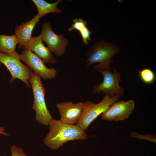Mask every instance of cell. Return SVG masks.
<instances>
[{
  "instance_id": "1",
  "label": "cell",
  "mask_w": 156,
  "mask_h": 156,
  "mask_svg": "<svg viewBox=\"0 0 156 156\" xmlns=\"http://www.w3.org/2000/svg\"><path fill=\"white\" fill-rule=\"evenodd\" d=\"M49 131L43 140L45 145L56 150L70 141L84 140L88 135L77 124L72 125L53 118L50 122Z\"/></svg>"
},
{
  "instance_id": "2",
  "label": "cell",
  "mask_w": 156,
  "mask_h": 156,
  "mask_svg": "<svg viewBox=\"0 0 156 156\" xmlns=\"http://www.w3.org/2000/svg\"><path fill=\"white\" fill-rule=\"evenodd\" d=\"M119 51V49L115 45L101 40L95 43L88 49L85 63L89 67L94 63L98 62L99 64L93 66L95 70H109L110 63L113 62L111 58Z\"/></svg>"
},
{
  "instance_id": "3",
  "label": "cell",
  "mask_w": 156,
  "mask_h": 156,
  "mask_svg": "<svg viewBox=\"0 0 156 156\" xmlns=\"http://www.w3.org/2000/svg\"><path fill=\"white\" fill-rule=\"evenodd\" d=\"M30 83L34 96L32 108L35 111L36 120L40 124L45 126L49 125L53 118L46 105L45 90L41 78L34 72Z\"/></svg>"
},
{
  "instance_id": "4",
  "label": "cell",
  "mask_w": 156,
  "mask_h": 156,
  "mask_svg": "<svg viewBox=\"0 0 156 156\" xmlns=\"http://www.w3.org/2000/svg\"><path fill=\"white\" fill-rule=\"evenodd\" d=\"M119 97L116 95L112 97L105 95L102 100L98 103L90 101L83 103L82 113L77 124L83 131H86L93 121L107 111L113 103L118 100Z\"/></svg>"
},
{
  "instance_id": "5",
  "label": "cell",
  "mask_w": 156,
  "mask_h": 156,
  "mask_svg": "<svg viewBox=\"0 0 156 156\" xmlns=\"http://www.w3.org/2000/svg\"><path fill=\"white\" fill-rule=\"evenodd\" d=\"M4 65L10 72L12 78L10 83H12L14 79H20L31 88L30 80L33 73L27 66L21 61L20 55L16 51L10 54L0 52V66Z\"/></svg>"
},
{
  "instance_id": "6",
  "label": "cell",
  "mask_w": 156,
  "mask_h": 156,
  "mask_svg": "<svg viewBox=\"0 0 156 156\" xmlns=\"http://www.w3.org/2000/svg\"><path fill=\"white\" fill-rule=\"evenodd\" d=\"M114 73L110 70H98L103 76V80L98 85L94 86L91 91L93 94H99L101 92L111 97L116 94L121 97L124 94V89L120 87L118 83L120 81L121 74L113 67Z\"/></svg>"
},
{
  "instance_id": "7",
  "label": "cell",
  "mask_w": 156,
  "mask_h": 156,
  "mask_svg": "<svg viewBox=\"0 0 156 156\" xmlns=\"http://www.w3.org/2000/svg\"><path fill=\"white\" fill-rule=\"evenodd\" d=\"M40 35L42 41L46 43L47 47L51 52L58 56L64 55L69 41L62 34L58 35L54 32L49 23H43Z\"/></svg>"
},
{
  "instance_id": "8",
  "label": "cell",
  "mask_w": 156,
  "mask_h": 156,
  "mask_svg": "<svg viewBox=\"0 0 156 156\" xmlns=\"http://www.w3.org/2000/svg\"><path fill=\"white\" fill-rule=\"evenodd\" d=\"M20 56L21 60L44 80L56 77L57 73L56 69L47 68L44 62L31 51L23 50Z\"/></svg>"
},
{
  "instance_id": "9",
  "label": "cell",
  "mask_w": 156,
  "mask_h": 156,
  "mask_svg": "<svg viewBox=\"0 0 156 156\" xmlns=\"http://www.w3.org/2000/svg\"><path fill=\"white\" fill-rule=\"evenodd\" d=\"M134 107L135 101L133 100L120 101L115 102L103 114L102 119L108 121L123 120L129 117Z\"/></svg>"
},
{
  "instance_id": "10",
  "label": "cell",
  "mask_w": 156,
  "mask_h": 156,
  "mask_svg": "<svg viewBox=\"0 0 156 156\" xmlns=\"http://www.w3.org/2000/svg\"><path fill=\"white\" fill-rule=\"evenodd\" d=\"M83 103L79 102L74 103L71 101L58 103L56 107L60 115V120L70 125L77 124L82 113Z\"/></svg>"
},
{
  "instance_id": "11",
  "label": "cell",
  "mask_w": 156,
  "mask_h": 156,
  "mask_svg": "<svg viewBox=\"0 0 156 156\" xmlns=\"http://www.w3.org/2000/svg\"><path fill=\"white\" fill-rule=\"evenodd\" d=\"M40 35L32 38L26 45L23 47V50H30L40 58L44 63L55 64L57 62L52 55L51 52L45 46Z\"/></svg>"
},
{
  "instance_id": "12",
  "label": "cell",
  "mask_w": 156,
  "mask_h": 156,
  "mask_svg": "<svg viewBox=\"0 0 156 156\" xmlns=\"http://www.w3.org/2000/svg\"><path fill=\"white\" fill-rule=\"evenodd\" d=\"M40 19L37 14L30 20L16 26L14 34L18 40V48L22 49L31 39L32 31Z\"/></svg>"
},
{
  "instance_id": "13",
  "label": "cell",
  "mask_w": 156,
  "mask_h": 156,
  "mask_svg": "<svg viewBox=\"0 0 156 156\" xmlns=\"http://www.w3.org/2000/svg\"><path fill=\"white\" fill-rule=\"evenodd\" d=\"M32 1L37 8L38 12L37 14L40 19L49 13L60 14L62 12V10L57 8V6L59 3L63 1L62 0H58L52 3H49L44 0Z\"/></svg>"
},
{
  "instance_id": "14",
  "label": "cell",
  "mask_w": 156,
  "mask_h": 156,
  "mask_svg": "<svg viewBox=\"0 0 156 156\" xmlns=\"http://www.w3.org/2000/svg\"><path fill=\"white\" fill-rule=\"evenodd\" d=\"M16 36L0 34V52L10 54L16 52V47L18 44Z\"/></svg>"
},
{
  "instance_id": "15",
  "label": "cell",
  "mask_w": 156,
  "mask_h": 156,
  "mask_svg": "<svg viewBox=\"0 0 156 156\" xmlns=\"http://www.w3.org/2000/svg\"><path fill=\"white\" fill-rule=\"evenodd\" d=\"M141 80L146 84H151L155 79V75L154 72L148 68H145L138 72Z\"/></svg>"
},
{
  "instance_id": "16",
  "label": "cell",
  "mask_w": 156,
  "mask_h": 156,
  "mask_svg": "<svg viewBox=\"0 0 156 156\" xmlns=\"http://www.w3.org/2000/svg\"><path fill=\"white\" fill-rule=\"evenodd\" d=\"M73 23L71 27L68 29L69 32H71L75 30L79 31L83 27L86 26L87 22L81 18H75L72 20Z\"/></svg>"
},
{
  "instance_id": "17",
  "label": "cell",
  "mask_w": 156,
  "mask_h": 156,
  "mask_svg": "<svg viewBox=\"0 0 156 156\" xmlns=\"http://www.w3.org/2000/svg\"><path fill=\"white\" fill-rule=\"evenodd\" d=\"M79 32L81 36L82 42L86 45H88V41L91 40L90 31L86 26H85L81 29Z\"/></svg>"
},
{
  "instance_id": "18",
  "label": "cell",
  "mask_w": 156,
  "mask_h": 156,
  "mask_svg": "<svg viewBox=\"0 0 156 156\" xmlns=\"http://www.w3.org/2000/svg\"><path fill=\"white\" fill-rule=\"evenodd\" d=\"M131 135L134 138H137L139 140H145L154 142H156V136L154 135L148 134L145 135L139 134L134 131H132Z\"/></svg>"
},
{
  "instance_id": "19",
  "label": "cell",
  "mask_w": 156,
  "mask_h": 156,
  "mask_svg": "<svg viewBox=\"0 0 156 156\" xmlns=\"http://www.w3.org/2000/svg\"><path fill=\"white\" fill-rule=\"evenodd\" d=\"M10 151L11 156H27L21 147L19 148L15 145L10 147Z\"/></svg>"
},
{
  "instance_id": "20",
  "label": "cell",
  "mask_w": 156,
  "mask_h": 156,
  "mask_svg": "<svg viewBox=\"0 0 156 156\" xmlns=\"http://www.w3.org/2000/svg\"><path fill=\"white\" fill-rule=\"evenodd\" d=\"M0 134L5 136H9L8 133L5 131L4 127L2 126H0Z\"/></svg>"
}]
</instances>
